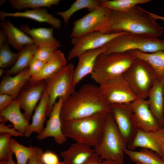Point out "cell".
Wrapping results in <instances>:
<instances>
[{"instance_id": "1", "label": "cell", "mask_w": 164, "mask_h": 164, "mask_svg": "<svg viewBox=\"0 0 164 164\" xmlns=\"http://www.w3.org/2000/svg\"><path fill=\"white\" fill-rule=\"evenodd\" d=\"M111 104L102 96L98 87L86 84L65 100L61 108L62 121L111 112Z\"/></svg>"}, {"instance_id": "2", "label": "cell", "mask_w": 164, "mask_h": 164, "mask_svg": "<svg viewBox=\"0 0 164 164\" xmlns=\"http://www.w3.org/2000/svg\"><path fill=\"white\" fill-rule=\"evenodd\" d=\"M163 28L152 17L148 11L138 5L124 11H111L109 19L101 33L125 32L161 36Z\"/></svg>"}, {"instance_id": "3", "label": "cell", "mask_w": 164, "mask_h": 164, "mask_svg": "<svg viewBox=\"0 0 164 164\" xmlns=\"http://www.w3.org/2000/svg\"><path fill=\"white\" fill-rule=\"evenodd\" d=\"M107 114H97L79 119L63 121V133L67 138L76 142L94 148L102 136Z\"/></svg>"}, {"instance_id": "4", "label": "cell", "mask_w": 164, "mask_h": 164, "mask_svg": "<svg viewBox=\"0 0 164 164\" xmlns=\"http://www.w3.org/2000/svg\"><path fill=\"white\" fill-rule=\"evenodd\" d=\"M127 146L111 112L108 113L101 139L94 148L96 154L103 160L124 164V150Z\"/></svg>"}, {"instance_id": "5", "label": "cell", "mask_w": 164, "mask_h": 164, "mask_svg": "<svg viewBox=\"0 0 164 164\" xmlns=\"http://www.w3.org/2000/svg\"><path fill=\"white\" fill-rule=\"evenodd\" d=\"M104 46V54L132 50L149 53L164 51V40L150 35L125 33L112 39Z\"/></svg>"}, {"instance_id": "6", "label": "cell", "mask_w": 164, "mask_h": 164, "mask_svg": "<svg viewBox=\"0 0 164 164\" xmlns=\"http://www.w3.org/2000/svg\"><path fill=\"white\" fill-rule=\"evenodd\" d=\"M136 58L128 51L102 53L96 60L91 78L99 85L121 76Z\"/></svg>"}, {"instance_id": "7", "label": "cell", "mask_w": 164, "mask_h": 164, "mask_svg": "<svg viewBox=\"0 0 164 164\" xmlns=\"http://www.w3.org/2000/svg\"><path fill=\"white\" fill-rule=\"evenodd\" d=\"M138 98L147 99L158 75L146 61L136 58L121 75Z\"/></svg>"}, {"instance_id": "8", "label": "cell", "mask_w": 164, "mask_h": 164, "mask_svg": "<svg viewBox=\"0 0 164 164\" xmlns=\"http://www.w3.org/2000/svg\"><path fill=\"white\" fill-rule=\"evenodd\" d=\"M74 65L69 63L47 79L44 80V91L48 97L47 116L49 117L57 99H66L75 91L73 86Z\"/></svg>"}, {"instance_id": "9", "label": "cell", "mask_w": 164, "mask_h": 164, "mask_svg": "<svg viewBox=\"0 0 164 164\" xmlns=\"http://www.w3.org/2000/svg\"><path fill=\"white\" fill-rule=\"evenodd\" d=\"M111 11L100 6L75 21L70 35L72 38L95 32H101L108 21Z\"/></svg>"}, {"instance_id": "10", "label": "cell", "mask_w": 164, "mask_h": 164, "mask_svg": "<svg viewBox=\"0 0 164 164\" xmlns=\"http://www.w3.org/2000/svg\"><path fill=\"white\" fill-rule=\"evenodd\" d=\"M98 88L103 97L110 104L130 103L138 99L121 75L99 84Z\"/></svg>"}, {"instance_id": "11", "label": "cell", "mask_w": 164, "mask_h": 164, "mask_svg": "<svg viewBox=\"0 0 164 164\" xmlns=\"http://www.w3.org/2000/svg\"><path fill=\"white\" fill-rule=\"evenodd\" d=\"M131 103L111 104V113L128 145L133 141L138 129Z\"/></svg>"}, {"instance_id": "12", "label": "cell", "mask_w": 164, "mask_h": 164, "mask_svg": "<svg viewBox=\"0 0 164 164\" xmlns=\"http://www.w3.org/2000/svg\"><path fill=\"white\" fill-rule=\"evenodd\" d=\"M125 33H128L106 34L95 32L73 38L71 41L73 46L69 52L67 60L70 61L85 51L102 47L115 37Z\"/></svg>"}, {"instance_id": "13", "label": "cell", "mask_w": 164, "mask_h": 164, "mask_svg": "<svg viewBox=\"0 0 164 164\" xmlns=\"http://www.w3.org/2000/svg\"><path fill=\"white\" fill-rule=\"evenodd\" d=\"M164 127L154 132H147L138 129L128 149L134 150L137 148H145L154 152L164 159Z\"/></svg>"}, {"instance_id": "14", "label": "cell", "mask_w": 164, "mask_h": 164, "mask_svg": "<svg viewBox=\"0 0 164 164\" xmlns=\"http://www.w3.org/2000/svg\"><path fill=\"white\" fill-rule=\"evenodd\" d=\"M30 83L28 87L20 92L15 98L21 108L24 111V116L29 122L45 88L44 80Z\"/></svg>"}, {"instance_id": "15", "label": "cell", "mask_w": 164, "mask_h": 164, "mask_svg": "<svg viewBox=\"0 0 164 164\" xmlns=\"http://www.w3.org/2000/svg\"><path fill=\"white\" fill-rule=\"evenodd\" d=\"M64 101L63 98L60 97L55 103L46 127L42 133L38 135L36 138L37 140H42L48 137H53L54 141L59 144L66 142L67 138L62 132L60 117L61 108Z\"/></svg>"}, {"instance_id": "16", "label": "cell", "mask_w": 164, "mask_h": 164, "mask_svg": "<svg viewBox=\"0 0 164 164\" xmlns=\"http://www.w3.org/2000/svg\"><path fill=\"white\" fill-rule=\"evenodd\" d=\"M131 104L139 130L152 132L161 128L150 110L147 99L138 98Z\"/></svg>"}, {"instance_id": "17", "label": "cell", "mask_w": 164, "mask_h": 164, "mask_svg": "<svg viewBox=\"0 0 164 164\" xmlns=\"http://www.w3.org/2000/svg\"><path fill=\"white\" fill-rule=\"evenodd\" d=\"M164 78L158 76L149 94V108L161 128L164 127Z\"/></svg>"}, {"instance_id": "18", "label": "cell", "mask_w": 164, "mask_h": 164, "mask_svg": "<svg viewBox=\"0 0 164 164\" xmlns=\"http://www.w3.org/2000/svg\"><path fill=\"white\" fill-rule=\"evenodd\" d=\"M105 51V48L104 46L85 51L78 56V62L74 72L73 86L74 88L85 77L91 74L97 57Z\"/></svg>"}, {"instance_id": "19", "label": "cell", "mask_w": 164, "mask_h": 164, "mask_svg": "<svg viewBox=\"0 0 164 164\" xmlns=\"http://www.w3.org/2000/svg\"><path fill=\"white\" fill-rule=\"evenodd\" d=\"M7 17L24 18L32 19L39 22L49 24L54 28L60 29L61 22L60 20L50 13L45 8L29 10L23 12H0V19L2 21L6 20Z\"/></svg>"}, {"instance_id": "20", "label": "cell", "mask_w": 164, "mask_h": 164, "mask_svg": "<svg viewBox=\"0 0 164 164\" xmlns=\"http://www.w3.org/2000/svg\"><path fill=\"white\" fill-rule=\"evenodd\" d=\"M91 147L76 142L67 149L61 152L63 161L66 164H84L97 155Z\"/></svg>"}, {"instance_id": "21", "label": "cell", "mask_w": 164, "mask_h": 164, "mask_svg": "<svg viewBox=\"0 0 164 164\" xmlns=\"http://www.w3.org/2000/svg\"><path fill=\"white\" fill-rule=\"evenodd\" d=\"M29 67L12 76L6 75L0 84V94H6L16 98L31 77Z\"/></svg>"}, {"instance_id": "22", "label": "cell", "mask_w": 164, "mask_h": 164, "mask_svg": "<svg viewBox=\"0 0 164 164\" xmlns=\"http://www.w3.org/2000/svg\"><path fill=\"white\" fill-rule=\"evenodd\" d=\"M19 29L29 35L34 43L38 46L55 47L61 46L60 42L53 36V27L30 28L26 24L20 26Z\"/></svg>"}, {"instance_id": "23", "label": "cell", "mask_w": 164, "mask_h": 164, "mask_svg": "<svg viewBox=\"0 0 164 164\" xmlns=\"http://www.w3.org/2000/svg\"><path fill=\"white\" fill-rule=\"evenodd\" d=\"M21 109L15 98L9 105L0 111V115L6 121H10L13 127L24 135L30 124L22 113Z\"/></svg>"}, {"instance_id": "24", "label": "cell", "mask_w": 164, "mask_h": 164, "mask_svg": "<svg viewBox=\"0 0 164 164\" xmlns=\"http://www.w3.org/2000/svg\"><path fill=\"white\" fill-rule=\"evenodd\" d=\"M0 26L6 33L8 43L19 51L26 45L34 43L30 36L15 27L9 20L2 21Z\"/></svg>"}, {"instance_id": "25", "label": "cell", "mask_w": 164, "mask_h": 164, "mask_svg": "<svg viewBox=\"0 0 164 164\" xmlns=\"http://www.w3.org/2000/svg\"><path fill=\"white\" fill-rule=\"evenodd\" d=\"M67 64L64 54L61 51L57 49L50 59L46 63L41 71L38 74L31 77L29 82L33 83L44 80Z\"/></svg>"}, {"instance_id": "26", "label": "cell", "mask_w": 164, "mask_h": 164, "mask_svg": "<svg viewBox=\"0 0 164 164\" xmlns=\"http://www.w3.org/2000/svg\"><path fill=\"white\" fill-rule=\"evenodd\" d=\"M48 97L44 91L41 99L36 107L35 112L32 115L31 123L28 128L24 136L29 137L34 132L38 135L40 134L43 131L44 125L47 116L46 111Z\"/></svg>"}, {"instance_id": "27", "label": "cell", "mask_w": 164, "mask_h": 164, "mask_svg": "<svg viewBox=\"0 0 164 164\" xmlns=\"http://www.w3.org/2000/svg\"><path fill=\"white\" fill-rule=\"evenodd\" d=\"M38 46L35 43L25 46L19 51V56L14 65L6 72L7 75H15L29 67Z\"/></svg>"}, {"instance_id": "28", "label": "cell", "mask_w": 164, "mask_h": 164, "mask_svg": "<svg viewBox=\"0 0 164 164\" xmlns=\"http://www.w3.org/2000/svg\"><path fill=\"white\" fill-rule=\"evenodd\" d=\"M126 154L133 162L141 164H164V159L158 154L150 150L141 148L139 151L124 150Z\"/></svg>"}, {"instance_id": "29", "label": "cell", "mask_w": 164, "mask_h": 164, "mask_svg": "<svg viewBox=\"0 0 164 164\" xmlns=\"http://www.w3.org/2000/svg\"><path fill=\"white\" fill-rule=\"evenodd\" d=\"M128 51L136 58L142 60L149 64L159 76L162 75L164 71V51L149 53L137 50Z\"/></svg>"}, {"instance_id": "30", "label": "cell", "mask_w": 164, "mask_h": 164, "mask_svg": "<svg viewBox=\"0 0 164 164\" xmlns=\"http://www.w3.org/2000/svg\"><path fill=\"white\" fill-rule=\"evenodd\" d=\"M101 0H77L67 10L62 12H56V13L63 19L64 24L67 25L72 15L80 10L87 9L91 12L99 6Z\"/></svg>"}, {"instance_id": "31", "label": "cell", "mask_w": 164, "mask_h": 164, "mask_svg": "<svg viewBox=\"0 0 164 164\" xmlns=\"http://www.w3.org/2000/svg\"><path fill=\"white\" fill-rule=\"evenodd\" d=\"M10 145L15 156L17 164H27L29 159L37 151L38 148L31 145L29 147L24 146L12 138Z\"/></svg>"}, {"instance_id": "32", "label": "cell", "mask_w": 164, "mask_h": 164, "mask_svg": "<svg viewBox=\"0 0 164 164\" xmlns=\"http://www.w3.org/2000/svg\"><path fill=\"white\" fill-rule=\"evenodd\" d=\"M59 0H9L12 7L14 9L21 10L27 8L32 9L42 8H49L53 5H58Z\"/></svg>"}, {"instance_id": "33", "label": "cell", "mask_w": 164, "mask_h": 164, "mask_svg": "<svg viewBox=\"0 0 164 164\" xmlns=\"http://www.w3.org/2000/svg\"><path fill=\"white\" fill-rule=\"evenodd\" d=\"M151 0H101L100 6L112 11H124L130 9L139 4L150 2Z\"/></svg>"}, {"instance_id": "34", "label": "cell", "mask_w": 164, "mask_h": 164, "mask_svg": "<svg viewBox=\"0 0 164 164\" xmlns=\"http://www.w3.org/2000/svg\"><path fill=\"white\" fill-rule=\"evenodd\" d=\"M19 52L14 53L10 50L9 44L6 41L0 47V67L6 68L12 67L16 61Z\"/></svg>"}, {"instance_id": "35", "label": "cell", "mask_w": 164, "mask_h": 164, "mask_svg": "<svg viewBox=\"0 0 164 164\" xmlns=\"http://www.w3.org/2000/svg\"><path fill=\"white\" fill-rule=\"evenodd\" d=\"M11 136L7 133L0 135V161H7L12 159L13 154L10 145Z\"/></svg>"}, {"instance_id": "36", "label": "cell", "mask_w": 164, "mask_h": 164, "mask_svg": "<svg viewBox=\"0 0 164 164\" xmlns=\"http://www.w3.org/2000/svg\"><path fill=\"white\" fill-rule=\"evenodd\" d=\"M57 48L55 47L38 46L35 51L33 57L47 62L52 57Z\"/></svg>"}, {"instance_id": "37", "label": "cell", "mask_w": 164, "mask_h": 164, "mask_svg": "<svg viewBox=\"0 0 164 164\" xmlns=\"http://www.w3.org/2000/svg\"><path fill=\"white\" fill-rule=\"evenodd\" d=\"M46 63L33 57L29 63L28 67L31 76H34L39 73Z\"/></svg>"}, {"instance_id": "38", "label": "cell", "mask_w": 164, "mask_h": 164, "mask_svg": "<svg viewBox=\"0 0 164 164\" xmlns=\"http://www.w3.org/2000/svg\"><path fill=\"white\" fill-rule=\"evenodd\" d=\"M42 159L43 164H59L60 162L58 155L50 151L43 152Z\"/></svg>"}, {"instance_id": "39", "label": "cell", "mask_w": 164, "mask_h": 164, "mask_svg": "<svg viewBox=\"0 0 164 164\" xmlns=\"http://www.w3.org/2000/svg\"><path fill=\"white\" fill-rule=\"evenodd\" d=\"M0 133H7L11 137L23 136L24 135L18 131L14 128H11L10 125H6L5 122L0 123Z\"/></svg>"}, {"instance_id": "40", "label": "cell", "mask_w": 164, "mask_h": 164, "mask_svg": "<svg viewBox=\"0 0 164 164\" xmlns=\"http://www.w3.org/2000/svg\"><path fill=\"white\" fill-rule=\"evenodd\" d=\"M43 153L42 149L38 147L37 151L29 159L27 164H43L42 159Z\"/></svg>"}, {"instance_id": "41", "label": "cell", "mask_w": 164, "mask_h": 164, "mask_svg": "<svg viewBox=\"0 0 164 164\" xmlns=\"http://www.w3.org/2000/svg\"><path fill=\"white\" fill-rule=\"evenodd\" d=\"M14 99L9 95L0 94V111L9 105Z\"/></svg>"}, {"instance_id": "42", "label": "cell", "mask_w": 164, "mask_h": 164, "mask_svg": "<svg viewBox=\"0 0 164 164\" xmlns=\"http://www.w3.org/2000/svg\"><path fill=\"white\" fill-rule=\"evenodd\" d=\"M7 36L4 30H0V47L2 46L7 40Z\"/></svg>"}, {"instance_id": "43", "label": "cell", "mask_w": 164, "mask_h": 164, "mask_svg": "<svg viewBox=\"0 0 164 164\" xmlns=\"http://www.w3.org/2000/svg\"><path fill=\"white\" fill-rule=\"evenodd\" d=\"M103 160L101 157L97 155L84 164H101Z\"/></svg>"}, {"instance_id": "44", "label": "cell", "mask_w": 164, "mask_h": 164, "mask_svg": "<svg viewBox=\"0 0 164 164\" xmlns=\"http://www.w3.org/2000/svg\"><path fill=\"white\" fill-rule=\"evenodd\" d=\"M148 13L149 14L152 18L155 19L157 20H161L164 21V17L160 16L157 15L156 14L151 13V12L148 11Z\"/></svg>"}, {"instance_id": "45", "label": "cell", "mask_w": 164, "mask_h": 164, "mask_svg": "<svg viewBox=\"0 0 164 164\" xmlns=\"http://www.w3.org/2000/svg\"><path fill=\"white\" fill-rule=\"evenodd\" d=\"M101 164H121L118 162L110 160H103Z\"/></svg>"}, {"instance_id": "46", "label": "cell", "mask_w": 164, "mask_h": 164, "mask_svg": "<svg viewBox=\"0 0 164 164\" xmlns=\"http://www.w3.org/2000/svg\"><path fill=\"white\" fill-rule=\"evenodd\" d=\"M6 164H17L15 162L13 159L9 160L7 161L6 162Z\"/></svg>"}, {"instance_id": "47", "label": "cell", "mask_w": 164, "mask_h": 164, "mask_svg": "<svg viewBox=\"0 0 164 164\" xmlns=\"http://www.w3.org/2000/svg\"><path fill=\"white\" fill-rule=\"evenodd\" d=\"M5 72L4 68H1L0 69V77H1L3 74Z\"/></svg>"}, {"instance_id": "48", "label": "cell", "mask_w": 164, "mask_h": 164, "mask_svg": "<svg viewBox=\"0 0 164 164\" xmlns=\"http://www.w3.org/2000/svg\"><path fill=\"white\" fill-rule=\"evenodd\" d=\"M7 161L0 162V164H6Z\"/></svg>"}, {"instance_id": "49", "label": "cell", "mask_w": 164, "mask_h": 164, "mask_svg": "<svg viewBox=\"0 0 164 164\" xmlns=\"http://www.w3.org/2000/svg\"><path fill=\"white\" fill-rule=\"evenodd\" d=\"M59 164H66L63 161L60 162Z\"/></svg>"}, {"instance_id": "50", "label": "cell", "mask_w": 164, "mask_h": 164, "mask_svg": "<svg viewBox=\"0 0 164 164\" xmlns=\"http://www.w3.org/2000/svg\"><path fill=\"white\" fill-rule=\"evenodd\" d=\"M162 76L164 78V72H163V73L162 74Z\"/></svg>"}, {"instance_id": "51", "label": "cell", "mask_w": 164, "mask_h": 164, "mask_svg": "<svg viewBox=\"0 0 164 164\" xmlns=\"http://www.w3.org/2000/svg\"><path fill=\"white\" fill-rule=\"evenodd\" d=\"M163 143H164V138H163Z\"/></svg>"}, {"instance_id": "52", "label": "cell", "mask_w": 164, "mask_h": 164, "mask_svg": "<svg viewBox=\"0 0 164 164\" xmlns=\"http://www.w3.org/2000/svg\"><path fill=\"white\" fill-rule=\"evenodd\" d=\"M135 164H140V163H135Z\"/></svg>"}, {"instance_id": "53", "label": "cell", "mask_w": 164, "mask_h": 164, "mask_svg": "<svg viewBox=\"0 0 164 164\" xmlns=\"http://www.w3.org/2000/svg\"></svg>"}]
</instances>
